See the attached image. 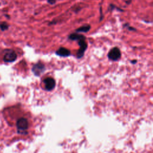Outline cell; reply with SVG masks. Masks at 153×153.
Masks as SVG:
<instances>
[{"mask_svg":"<svg viewBox=\"0 0 153 153\" xmlns=\"http://www.w3.org/2000/svg\"><path fill=\"white\" fill-rule=\"evenodd\" d=\"M46 69V68L44 64H43L41 62H38L37 64H34L32 68L33 72L37 77L40 76L45 72Z\"/></svg>","mask_w":153,"mask_h":153,"instance_id":"6da1fadb","label":"cell"},{"mask_svg":"<svg viewBox=\"0 0 153 153\" xmlns=\"http://www.w3.org/2000/svg\"><path fill=\"white\" fill-rule=\"evenodd\" d=\"M121 53L120 50L118 47H114L110 50L108 54V58L109 60L117 61L121 58Z\"/></svg>","mask_w":153,"mask_h":153,"instance_id":"7a4b0ae2","label":"cell"},{"mask_svg":"<svg viewBox=\"0 0 153 153\" xmlns=\"http://www.w3.org/2000/svg\"><path fill=\"white\" fill-rule=\"evenodd\" d=\"M78 44L79 45L80 48L77 53L76 56L78 59H81L84 56L86 50L87 49V43H86V40H82L78 41Z\"/></svg>","mask_w":153,"mask_h":153,"instance_id":"3957f363","label":"cell"},{"mask_svg":"<svg viewBox=\"0 0 153 153\" xmlns=\"http://www.w3.org/2000/svg\"><path fill=\"white\" fill-rule=\"evenodd\" d=\"M17 54L13 50H7L6 51L3 60L6 62H13L17 59Z\"/></svg>","mask_w":153,"mask_h":153,"instance_id":"277c9868","label":"cell"},{"mask_svg":"<svg viewBox=\"0 0 153 153\" xmlns=\"http://www.w3.org/2000/svg\"><path fill=\"white\" fill-rule=\"evenodd\" d=\"M16 126L19 132H24L28 128V121L25 118H21L17 121Z\"/></svg>","mask_w":153,"mask_h":153,"instance_id":"5b68a950","label":"cell"},{"mask_svg":"<svg viewBox=\"0 0 153 153\" xmlns=\"http://www.w3.org/2000/svg\"><path fill=\"white\" fill-rule=\"evenodd\" d=\"M43 83L44 84L45 89L47 91H51L53 90L56 86V81L52 77L46 78L43 80Z\"/></svg>","mask_w":153,"mask_h":153,"instance_id":"8992f818","label":"cell"},{"mask_svg":"<svg viewBox=\"0 0 153 153\" xmlns=\"http://www.w3.org/2000/svg\"><path fill=\"white\" fill-rule=\"evenodd\" d=\"M56 55L61 57H68L71 56V53L69 50L67 49V48L61 47L56 52Z\"/></svg>","mask_w":153,"mask_h":153,"instance_id":"52a82bcc","label":"cell"},{"mask_svg":"<svg viewBox=\"0 0 153 153\" xmlns=\"http://www.w3.org/2000/svg\"><path fill=\"white\" fill-rule=\"evenodd\" d=\"M68 39L72 40V41H80L82 40H86L85 36H84L82 34H80L78 33H72L70 34L68 37Z\"/></svg>","mask_w":153,"mask_h":153,"instance_id":"ba28073f","label":"cell"},{"mask_svg":"<svg viewBox=\"0 0 153 153\" xmlns=\"http://www.w3.org/2000/svg\"><path fill=\"white\" fill-rule=\"evenodd\" d=\"M90 29H91V26L90 25H84L80 27L78 29H77L75 31H76V33H86L89 32Z\"/></svg>","mask_w":153,"mask_h":153,"instance_id":"9c48e42d","label":"cell"},{"mask_svg":"<svg viewBox=\"0 0 153 153\" xmlns=\"http://www.w3.org/2000/svg\"><path fill=\"white\" fill-rule=\"evenodd\" d=\"M0 28H1V29L3 31H4L8 28V25L6 23H3L2 24H1V25H0Z\"/></svg>","mask_w":153,"mask_h":153,"instance_id":"30bf717a","label":"cell"},{"mask_svg":"<svg viewBox=\"0 0 153 153\" xmlns=\"http://www.w3.org/2000/svg\"><path fill=\"white\" fill-rule=\"evenodd\" d=\"M57 1V0H47V3L51 5L55 4Z\"/></svg>","mask_w":153,"mask_h":153,"instance_id":"8fae6325","label":"cell"},{"mask_svg":"<svg viewBox=\"0 0 153 153\" xmlns=\"http://www.w3.org/2000/svg\"><path fill=\"white\" fill-rule=\"evenodd\" d=\"M136 62H137V61H136V60H133V61H131V63L133 64H135Z\"/></svg>","mask_w":153,"mask_h":153,"instance_id":"7c38bea8","label":"cell"}]
</instances>
